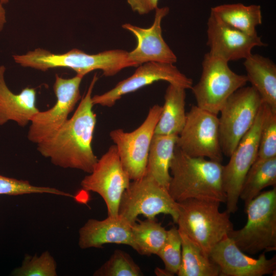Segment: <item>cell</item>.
Instances as JSON below:
<instances>
[{
  "instance_id": "6da1fadb",
  "label": "cell",
  "mask_w": 276,
  "mask_h": 276,
  "mask_svg": "<svg viewBox=\"0 0 276 276\" xmlns=\"http://www.w3.org/2000/svg\"><path fill=\"white\" fill-rule=\"evenodd\" d=\"M98 76L96 74L72 117L52 135L37 144V150L54 165L90 173L98 158L92 148L97 122L92 92Z\"/></svg>"
},
{
  "instance_id": "7a4b0ae2",
  "label": "cell",
  "mask_w": 276,
  "mask_h": 276,
  "mask_svg": "<svg viewBox=\"0 0 276 276\" xmlns=\"http://www.w3.org/2000/svg\"><path fill=\"white\" fill-rule=\"evenodd\" d=\"M221 163L190 156L176 146L170 166L168 191L176 202L189 199L226 202Z\"/></svg>"
},
{
  "instance_id": "3957f363",
  "label": "cell",
  "mask_w": 276,
  "mask_h": 276,
  "mask_svg": "<svg viewBox=\"0 0 276 276\" xmlns=\"http://www.w3.org/2000/svg\"><path fill=\"white\" fill-rule=\"evenodd\" d=\"M127 55V51L119 49L89 54L73 49L65 53L56 54L37 48L26 54L13 55V57L16 63L24 67L44 72L50 68L64 67L72 69L77 75L84 77L93 71L100 70L105 76L109 77L125 68L132 67Z\"/></svg>"
},
{
  "instance_id": "277c9868",
  "label": "cell",
  "mask_w": 276,
  "mask_h": 276,
  "mask_svg": "<svg viewBox=\"0 0 276 276\" xmlns=\"http://www.w3.org/2000/svg\"><path fill=\"white\" fill-rule=\"evenodd\" d=\"M176 223L182 232L209 256L212 249L234 229L229 213L219 211L220 203L189 199L177 202Z\"/></svg>"
},
{
  "instance_id": "5b68a950",
  "label": "cell",
  "mask_w": 276,
  "mask_h": 276,
  "mask_svg": "<svg viewBox=\"0 0 276 276\" xmlns=\"http://www.w3.org/2000/svg\"><path fill=\"white\" fill-rule=\"evenodd\" d=\"M247 220L245 226L228 234L246 254L276 250V187L260 193L245 205Z\"/></svg>"
},
{
  "instance_id": "8992f818",
  "label": "cell",
  "mask_w": 276,
  "mask_h": 276,
  "mask_svg": "<svg viewBox=\"0 0 276 276\" xmlns=\"http://www.w3.org/2000/svg\"><path fill=\"white\" fill-rule=\"evenodd\" d=\"M228 63L209 52L204 55L199 80L191 88L197 106L218 114L228 98L246 85L247 76L233 71Z\"/></svg>"
},
{
  "instance_id": "52a82bcc",
  "label": "cell",
  "mask_w": 276,
  "mask_h": 276,
  "mask_svg": "<svg viewBox=\"0 0 276 276\" xmlns=\"http://www.w3.org/2000/svg\"><path fill=\"white\" fill-rule=\"evenodd\" d=\"M263 101L252 86L235 91L220 111L219 129L223 154L229 157L254 124Z\"/></svg>"
},
{
  "instance_id": "ba28073f",
  "label": "cell",
  "mask_w": 276,
  "mask_h": 276,
  "mask_svg": "<svg viewBox=\"0 0 276 276\" xmlns=\"http://www.w3.org/2000/svg\"><path fill=\"white\" fill-rule=\"evenodd\" d=\"M159 214L170 215L176 223L178 204L168 190L146 175L130 181L122 196L118 214L132 224L140 215L155 219Z\"/></svg>"
},
{
  "instance_id": "9c48e42d",
  "label": "cell",
  "mask_w": 276,
  "mask_h": 276,
  "mask_svg": "<svg viewBox=\"0 0 276 276\" xmlns=\"http://www.w3.org/2000/svg\"><path fill=\"white\" fill-rule=\"evenodd\" d=\"M218 114L196 105L187 113L184 126L178 135L176 146L186 154L221 163Z\"/></svg>"
},
{
  "instance_id": "30bf717a",
  "label": "cell",
  "mask_w": 276,
  "mask_h": 276,
  "mask_svg": "<svg viewBox=\"0 0 276 276\" xmlns=\"http://www.w3.org/2000/svg\"><path fill=\"white\" fill-rule=\"evenodd\" d=\"M267 108V105L263 102L254 124L239 141L229 156L228 163L223 166V186L226 197V211L229 214L238 210L243 182L257 159L261 130Z\"/></svg>"
},
{
  "instance_id": "8fae6325",
  "label": "cell",
  "mask_w": 276,
  "mask_h": 276,
  "mask_svg": "<svg viewBox=\"0 0 276 276\" xmlns=\"http://www.w3.org/2000/svg\"><path fill=\"white\" fill-rule=\"evenodd\" d=\"M162 110V106L154 105L150 108L143 123L133 131L128 132L117 129L109 133L131 180L145 175L150 146Z\"/></svg>"
},
{
  "instance_id": "7c38bea8",
  "label": "cell",
  "mask_w": 276,
  "mask_h": 276,
  "mask_svg": "<svg viewBox=\"0 0 276 276\" xmlns=\"http://www.w3.org/2000/svg\"><path fill=\"white\" fill-rule=\"evenodd\" d=\"M130 180L114 145L98 159L91 172L83 178L80 185L85 191L98 193L106 205L108 216H114L118 215L122 196Z\"/></svg>"
},
{
  "instance_id": "4fadbf2b",
  "label": "cell",
  "mask_w": 276,
  "mask_h": 276,
  "mask_svg": "<svg viewBox=\"0 0 276 276\" xmlns=\"http://www.w3.org/2000/svg\"><path fill=\"white\" fill-rule=\"evenodd\" d=\"M83 78L76 75L65 79L56 75L53 86L56 103L50 109L39 111L32 118L27 135L30 142L37 144L48 139L68 119L81 99L80 86Z\"/></svg>"
},
{
  "instance_id": "5bb4252c",
  "label": "cell",
  "mask_w": 276,
  "mask_h": 276,
  "mask_svg": "<svg viewBox=\"0 0 276 276\" xmlns=\"http://www.w3.org/2000/svg\"><path fill=\"white\" fill-rule=\"evenodd\" d=\"M158 81H165L183 88L191 89L193 80L172 63L149 62L137 67L134 73L121 81L112 89L92 97L93 104L111 107L124 95Z\"/></svg>"
},
{
  "instance_id": "9a60e30c",
  "label": "cell",
  "mask_w": 276,
  "mask_h": 276,
  "mask_svg": "<svg viewBox=\"0 0 276 276\" xmlns=\"http://www.w3.org/2000/svg\"><path fill=\"white\" fill-rule=\"evenodd\" d=\"M152 25L148 28H143L130 24H125L122 27L131 32L135 37L137 45L130 52L128 59L132 67L149 62L174 64L177 57L164 39L161 22L168 14V7L157 8Z\"/></svg>"
},
{
  "instance_id": "2e32d148",
  "label": "cell",
  "mask_w": 276,
  "mask_h": 276,
  "mask_svg": "<svg viewBox=\"0 0 276 276\" xmlns=\"http://www.w3.org/2000/svg\"><path fill=\"white\" fill-rule=\"evenodd\" d=\"M209 257L219 267L221 276H263L275 274L276 257L264 252L257 259L243 252L228 236L212 249Z\"/></svg>"
},
{
  "instance_id": "e0dca14e",
  "label": "cell",
  "mask_w": 276,
  "mask_h": 276,
  "mask_svg": "<svg viewBox=\"0 0 276 276\" xmlns=\"http://www.w3.org/2000/svg\"><path fill=\"white\" fill-rule=\"evenodd\" d=\"M206 44L211 54L227 62L245 59L256 47L266 46L258 34L250 35L222 22L210 14Z\"/></svg>"
},
{
  "instance_id": "ac0fdd59",
  "label": "cell",
  "mask_w": 276,
  "mask_h": 276,
  "mask_svg": "<svg viewBox=\"0 0 276 276\" xmlns=\"http://www.w3.org/2000/svg\"><path fill=\"white\" fill-rule=\"evenodd\" d=\"M131 227V224L119 214L102 220L90 219L79 229V246L101 248L104 244L116 243L132 248Z\"/></svg>"
},
{
  "instance_id": "d6986e66",
  "label": "cell",
  "mask_w": 276,
  "mask_h": 276,
  "mask_svg": "<svg viewBox=\"0 0 276 276\" xmlns=\"http://www.w3.org/2000/svg\"><path fill=\"white\" fill-rule=\"evenodd\" d=\"M5 70L4 66H0V125L12 121L25 127L39 111L36 106V90L26 87L19 94L13 93L5 82Z\"/></svg>"
},
{
  "instance_id": "ffe728a7",
  "label": "cell",
  "mask_w": 276,
  "mask_h": 276,
  "mask_svg": "<svg viewBox=\"0 0 276 276\" xmlns=\"http://www.w3.org/2000/svg\"><path fill=\"white\" fill-rule=\"evenodd\" d=\"M243 65L248 82L260 95L263 102L276 112V65L269 58L252 53Z\"/></svg>"
},
{
  "instance_id": "44dd1931",
  "label": "cell",
  "mask_w": 276,
  "mask_h": 276,
  "mask_svg": "<svg viewBox=\"0 0 276 276\" xmlns=\"http://www.w3.org/2000/svg\"><path fill=\"white\" fill-rule=\"evenodd\" d=\"M178 135L154 134L149 148L145 175L168 190L171 176L170 166Z\"/></svg>"
},
{
  "instance_id": "7402d4cb",
  "label": "cell",
  "mask_w": 276,
  "mask_h": 276,
  "mask_svg": "<svg viewBox=\"0 0 276 276\" xmlns=\"http://www.w3.org/2000/svg\"><path fill=\"white\" fill-rule=\"evenodd\" d=\"M186 89L169 84L165 96V102L156 124L154 134L178 135L186 120Z\"/></svg>"
},
{
  "instance_id": "603a6c76",
  "label": "cell",
  "mask_w": 276,
  "mask_h": 276,
  "mask_svg": "<svg viewBox=\"0 0 276 276\" xmlns=\"http://www.w3.org/2000/svg\"><path fill=\"white\" fill-rule=\"evenodd\" d=\"M211 14L225 25L250 35H257L256 27L262 22L260 5L225 4L212 7Z\"/></svg>"
},
{
  "instance_id": "cb8c5ba5",
  "label": "cell",
  "mask_w": 276,
  "mask_h": 276,
  "mask_svg": "<svg viewBox=\"0 0 276 276\" xmlns=\"http://www.w3.org/2000/svg\"><path fill=\"white\" fill-rule=\"evenodd\" d=\"M181 242V261L178 276H218L219 269L196 243L178 230Z\"/></svg>"
},
{
  "instance_id": "d4e9b609",
  "label": "cell",
  "mask_w": 276,
  "mask_h": 276,
  "mask_svg": "<svg viewBox=\"0 0 276 276\" xmlns=\"http://www.w3.org/2000/svg\"><path fill=\"white\" fill-rule=\"evenodd\" d=\"M269 186L276 187V157L257 158L245 177L239 198L246 205Z\"/></svg>"
},
{
  "instance_id": "484cf974",
  "label": "cell",
  "mask_w": 276,
  "mask_h": 276,
  "mask_svg": "<svg viewBox=\"0 0 276 276\" xmlns=\"http://www.w3.org/2000/svg\"><path fill=\"white\" fill-rule=\"evenodd\" d=\"M138 221L131 224L132 248L142 255H156L166 240L167 230L155 219Z\"/></svg>"
},
{
  "instance_id": "4316f807",
  "label": "cell",
  "mask_w": 276,
  "mask_h": 276,
  "mask_svg": "<svg viewBox=\"0 0 276 276\" xmlns=\"http://www.w3.org/2000/svg\"><path fill=\"white\" fill-rule=\"evenodd\" d=\"M95 276H141L143 273L131 257L120 249L115 250L109 259L93 274Z\"/></svg>"
},
{
  "instance_id": "83f0119b",
  "label": "cell",
  "mask_w": 276,
  "mask_h": 276,
  "mask_svg": "<svg viewBox=\"0 0 276 276\" xmlns=\"http://www.w3.org/2000/svg\"><path fill=\"white\" fill-rule=\"evenodd\" d=\"M56 261L49 251H45L39 256L26 254L21 266L15 269L12 275L15 276H56Z\"/></svg>"
},
{
  "instance_id": "f1b7e54d",
  "label": "cell",
  "mask_w": 276,
  "mask_h": 276,
  "mask_svg": "<svg viewBox=\"0 0 276 276\" xmlns=\"http://www.w3.org/2000/svg\"><path fill=\"white\" fill-rule=\"evenodd\" d=\"M163 261L167 275L177 274L181 261V242L178 228L167 230L166 240L156 254Z\"/></svg>"
},
{
  "instance_id": "f546056e",
  "label": "cell",
  "mask_w": 276,
  "mask_h": 276,
  "mask_svg": "<svg viewBox=\"0 0 276 276\" xmlns=\"http://www.w3.org/2000/svg\"><path fill=\"white\" fill-rule=\"evenodd\" d=\"M33 193H47L72 197L70 194L54 188L36 186L31 184L28 180L0 175V195L15 196Z\"/></svg>"
},
{
  "instance_id": "4dcf8cb0",
  "label": "cell",
  "mask_w": 276,
  "mask_h": 276,
  "mask_svg": "<svg viewBox=\"0 0 276 276\" xmlns=\"http://www.w3.org/2000/svg\"><path fill=\"white\" fill-rule=\"evenodd\" d=\"M276 157V112L267 105L261 130L258 159Z\"/></svg>"
},
{
  "instance_id": "1f68e13d",
  "label": "cell",
  "mask_w": 276,
  "mask_h": 276,
  "mask_svg": "<svg viewBox=\"0 0 276 276\" xmlns=\"http://www.w3.org/2000/svg\"><path fill=\"white\" fill-rule=\"evenodd\" d=\"M132 10L144 15L158 8L159 0H127Z\"/></svg>"
},
{
  "instance_id": "d6a6232c",
  "label": "cell",
  "mask_w": 276,
  "mask_h": 276,
  "mask_svg": "<svg viewBox=\"0 0 276 276\" xmlns=\"http://www.w3.org/2000/svg\"><path fill=\"white\" fill-rule=\"evenodd\" d=\"M6 22V12L2 6V4L0 3V31L2 30Z\"/></svg>"
},
{
  "instance_id": "836d02e7",
  "label": "cell",
  "mask_w": 276,
  "mask_h": 276,
  "mask_svg": "<svg viewBox=\"0 0 276 276\" xmlns=\"http://www.w3.org/2000/svg\"><path fill=\"white\" fill-rule=\"evenodd\" d=\"M8 0H0V3L3 4H6L8 3Z\"/></svg>"
}]
</instances>
